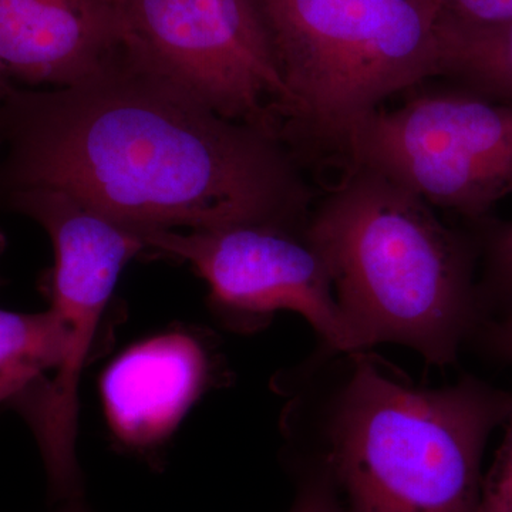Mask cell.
Listing matches in <instances>:
<instances>
[{
    "mask_svg": "<svg viewBox=\"0 0 512 512\" xmlns=\"http://www.w3.org/2000/svg\"><path fill=\"white\" fill-rule=\"evenodd\" d=\"M503 424L504 439L483 476L476 512H512V400Z\"/></svg>",
    "mask_w": 512,
    "mask_h": 512,
    "instance_id": "obj_15",
    "label": "cell"
},
{
    "mask_svg": "<svg viewBox=\"0 0 512 512\" xmlns=\"http://www.w3.org/2000/svg\"><path fill=\"white\" fill-rule=\"evenodd\" d=\"M345 170L313 204L306 234L359 349L396 343L451 365L477 319L473 242L376 171Z\"/></svg>",
    "mask_w": 512,
    "mask_h": 512,
    "instance_id": "obj_2",
    "label": "cell"
},
{
    "mask_svg": "<svg viewBox=\"0 0 512 512\" xmlns=\"http://www.w3.org/2000/svg\"><path fill=\"white\" fill-rule=\"evenodd\" d=\"M13 210L46 229L55 249L50 276L52 312L64 335L62 365L18 404L32 424L56 497H82L76 456L79 384L124 266L146 245L133 229L90 210L72 195L50 188L10 192Z\"/></svg>",
    "mask_w": 512,
    "mask_h": 512,
    "instance_id": "obj_5",
    "label": "cell"
},
{
    "mask_svg": "<svg viewBox=\"0 0 512 512\" xmlns=\"http://www.w3.org/2000/svg\"><path fill=\"white\" fill-rule=\"evenodd\" d=\"M342 161L376 171L433 208L481 221L512 195V101L460 86L414 94L366 117Z\"/></svg>",
    "mask_w": 512,
    "mask_h": 512,
    "instance_id": "obj_6",
    "label": "cell"
},
{
    "mask_svg": "<svg viewBox=\"0 0 512 512\" xmlns=\"http://www.w3.org/2000/svg\"><path fill=\"white\" fill-rule=\"evenodd\" d=\"M121 15L123 50L138 66L282 137L289 94L255 0H121Z\"/></svg>",
    "mask_w": 512,
    "mask_h": 512,
    "instance_id": "obj_7",
    "label": "cell"
},
{
    "mask_svg": "<svg viewBox=\"0 0 512 512\" xmlns=\"http://www.w3.org/2000/svg\"><path fill=\"white\" fill-rule=\"evenodd\" d=\"M15 86H13L12 80L6 76V73L0 69V107L3 106L6 99H8L9 94L13 92Z\"/></svg>",
    "mask_w": 512,
    "mask_h": 512,
    "instance_id": "obj_18",
    "label": "cell"
},
{
    "mask_svg": "<svg viewBox=\"0 0 512 512\" xmlns=\"http://www.w3.org/2000/svg\"><path fill=\"white\" fill-rule=\"evenodd\" d=\"M289 94L292 150L343 158L384 100L437 77L430 0H255Z\"/></svg>",
    "mask_w": 512,
    "mask_h": 512,
    "instance_id": "obj_4",
    "label": "cell"
},
{
    "mask_svg": "<svg viewBox=\"0 0 512 512\" xmlns=\"http://www.w3.org/2000/svg\"><path fill=\"white\" fill-rule=\"evenodd\" d=\"M146 248L188 262L210 286L228 318L262 322L279 311L299 313L335 353L357 352L340 311L328 264L305 228L234 225L204 231L133 229Z\"/></svg>",
    "mask_w": 512,
    "mask_h": 512,
    "instance_id": "obj_8",
    "label": "cell"
},
{
    "mask_svg": "<svg viewBox=\"0 0 512 512\" xmlns=\"http://www.w3.org/2000/svg\"><path fill=\"white\" fill-rule=\"evenodd\" d=\"M488 330V340L495 352L512 362V313H508Z\"/></svg>",
    "mask_w": 512,
    "mask_h": 512,
    "instance_id": "obj_17",
    "label": "cell"
},
{
    "mask_svg": "<svg viewBox=\"0 0 512 512\" xmlns=\"http://www.w3.org/2000/svg\"><path fill=\"white\" fill-rule=\"evenodd\" d=\"M5 245H6L5 237H3L2 232H0V252H2L3 249H5Z\"/></svg>",
    "mask_w": 512,
    "mask_h": 512,
    "instance_id": "obj_20",
    "label": "cell"
},
{
    "mask_svg": "<svg viewBox=\"0 0 512 512\" xmlns=\"http://www.w3.org/2000/svg\"><path fill=\"white\" fill-rule=\"evenodd\" d=\"M289 512H349L335 485L322 470L303 480Z\"/></svg>",
    "mask_w": 512,
    "mask_h": 512,
    "instance_id": "obj_16",
    "label": "cell"
},
{
    "mask_svg": "<svg viewBox=\"0 0 512 512\" xmlns=\"http://www.w3.org/2000/svg\"><path fill=\"white\" fill-rule=\"evenodd\" d=\"M484 227L485 289L512 306V221Z\"/></svg>",
    "mask_w": 512,
    "mask_h": 512,
    "instance_id": "obj_13",
    "label": "cell"
},
{
    "mask_svg": "<svg viewBox=\"0 0 512 512\" xmlns=\"http://www.w3.org/2000/svg\"><path fill=\"white\" fill-rule=\"evenodd\" d=\"M436 25L488 28L512 22V0H430Z\"/></svg>",
    "mask_w": 512,
    "mask_h": 512,
    "instance_id": "obj_14",
    "label": "cell"
},
{
    "mask_svg": "<svg viewBox=\"0 0 512 512\" xmlns=\"http://www.w3.org/2000/svg\"><path fill=\"white\" fill-rule=\"evenodd\" d=\"M2 140L9 191H63L130 229L305 228L315 204L284 138L222 117L124 50L76 86L15 87Z\"/></svg>",
    "mask_w": 512,
    "mask_h": 512,
    "instance_id": "obj_1",
    "label": "cell"
},
{
    "mask_svg": "<svg viewBox=\"0 0 512 512\" xmlns=\"http://www.w3.org/2000/svg\"><path fill=\"white\" fill-rule=\"evenodd\" d=\"M208 362L197 340L167 333L117 357L101 380L111 430L126 446H156L200 396Z\"/></svg>",
    "mask_w": 512,
    "mask_h": 512,
    "instance_id": "obj_10",
    "label": "cell"
},
{
    "mask_svg": "<svg viewBox=\"0 0 512 512\" xmlns=\"http://www.w3.org/2000/svg\"><path fill=\"white\" fill-rule=\"evenodd\" d=\"M121 50V0H0V69L12 82L76 86Z\"/></svg>",
    "mask_w": 512,
    "mask_h": 512,
    "instance_id": "obj_9",
    "label": "cell"
},
{
    "mask_svg": "<svg viewBox=\"0 0 512 512\" xmlns=\"http://www.w3.org/2000/svg\"><path fill=\"white\" fill-rule=\"evenodd\" d=\"M64 335L52 309L18 313L0 309V404H19L56 372Z\"/></svg>",
    "mask_w": 512,
    "mask_h": 512,
    "instance_id": "obj_11",
    "label": "cell"
},
{
    "mask_svg": "<svg viewBox=\"0 0 512 512\" xmlns=\"http://www.w3.org/2000/svg\"><path fill=\"white\" fill-rule=\"evenodd\" d=\"M437 77L512 101V22L488 28L436 26Z\"/></svg>",
    "mask_w": 512,
    "mask_h": 512,
    "instance_id": "obj_12",
    "label": "cell"
},
{
    "mask_svg": "<svg viewBox=\"0 0 512 512\" xmlns=\"http://www.w3.org/2000/svg\"><path fill=\"white\" fill-rule=\"evenodd\" d=\"M57 512H89L86 507L82 503H80L79 500H70V503L67 505H64L62 510Z\"/></svg>",
    "mask_w": 512,
    "mask_h": 512,
    "instance_id": "obj_19",
    "label": "cell"
},
{
    "mask_svg": "<svg viewBox=\"0 0 512 512\" xmlns=\"http://www.w3.org/2000/svg\"><path fill=\"white\" fill-rule=\"evenodd\" d=\"M345 356L319 470L348 511L476 512L485 444L512 394L471 377L423 389L369 350Z\"/></svg>",
    "mask_w": 512,
    "mask_h": 512,
    "instance_id": "obj_3",
    "label": "cell"
}]
</instances>
